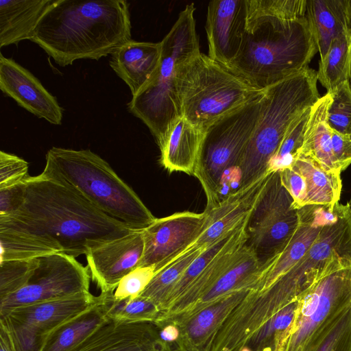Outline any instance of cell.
Here are the masks:
<instances>
[{
	"label": "cell",
	"mask_w": 351,
	"mask_h": 351,
	"mask_svg": "<svg viewBox=\"0 0 351 351\" xmlns=\"http://www.w3.org/2000/svg\"><path fill=\"white\" fill-rule=\"evenodd\" d=\"M25 182L23 204L0 216V228L29 232L74 257L134 230L61 182L40 173Z\"/></svg>",
	"instance_id": "obj_1"
},
{
	"label": "cell",
	"mask_w": 351,
	"mask_h": 351,
	"mask_svg": "<svg viewBox=\"0 0 351 351\" xmlns=\"http://www.w3.org/2000/svg\"><path fill=\"white\" fill-rule=\"evenodd\" d=\"M129 5L124 0H54L30 40L60 66L98 60L132 40Z\"/></svg>",
	"instance_id": "obj_2"
},
{
	"label": "cell",
	"mask_w": 351,
	"mask_h": 351,
	"mask_svg": "<svg viewBox=\"0 0 351 351\" xmlns=\"http://www.w3.org/2000/svg\"><path fill=\"white\" fill-rule=\"evenodd\" d=\"M317 53L306 16L262 17L247 23L240 51L228 67L265 90L308 67Z\"/></svg>",
	"instance_id": "obj_3"
},
{
	"label": "cell",
	"mask_w": 351,
	"mask_h": 351,
	"mask_svg": "<svg viewBox=\"0 0 351 351\" xmlns=\"http://www.w3.org/2000/svg\"><path fill=\"white\" fill-rule=\"evenodd\" d=\"M41 174L73 189L96 208L133 230H143L155 219L134 190L110 165L90 149L53 147Z\"/></svg>",
	"instance_id": "obj_4"
},
{
	"label": "cell",
	"mask_w": 351,
	"mask_h": 351,
	"mask_svg": "<svg viewBox=\"0 0 351 351\" xmlns=\"http://www.w3.org/2000/svg\"><path fill=\"white\" fill-rule=\"evenodd\" d=\"M194 4L180 13L162 40L160 66L152 79L128 104V110L149 128L158 144L173 123L182 116L178 89L180 66L200 53Z\"/></svg>",
	"instance_id": "obj_5"
},
{
	"label": "cell",
	"mask_w": 351,
	"mask_h": 351,
	"mask_svg": "<svg viewBox=\"0 0 351 351\" xmlns=\"http://www.w3.org/2000/svg\"><path fill=\"white\" fill-rule=\"evenodd\" d=\"M317 71L309 66L266 88L262 111L240 165L239 187L265 174L289 127L321 97Z\"/></svg>",
	"instance_id": "obj_6"
},
{
	"label": "cell",
	"mask_w": 351,
	"mask_h": 351,
	"mask_svg": "<svg viewBox=\"0 0 351 351\" xmlns=\"http://www.w3.org/2000/svg\"><path fill=\"white\" fill-rule=\"evenodd\" d=\"M265 91L212 123L205 131L193 176L206 197L205 210L239 188L240 165L258 124Z\"/></svg>",
	"instance_id": "obj_7"
},
{
	"label": "cell",
	"mask_w": 351,
	"mask_h": 351,
	"mask_svg": "<svg viewBox=\"0 0 351 351\" xmlns=\"http://www.w3.org/2000/svg\"><path fill=\"white\" fill-rule=\"evenodd\" d=\"M178 89L182 116L204 132L265 91L201 52L179 68Z\"/></svg>",
	"instance_id": "obj_8"
},
{
	"label": "cell",
	"mask_w": 351,
	"mask_h": 351,
	"mask_svg": "<svg viewBox=\"0 0 351 351\" xmlns=\"http://www.w3.org/2000/svg\"><path fill=\"white\" fill-rule=\"evenodd\" d=\"M351 306V263L328 270L299 300L293 324L279 351H300Z\"/></svg>",
	"instance_id": "obj_9"
},
{
	"label": "cell",
	"mask_w": 351,
	"mask_h": 351,
	"mask_svg": "<svg viewBox=\"0 0 351 351\" xmlns=\"http://www.w3.org/2000/svg\"><path fill=\"white\" fill-rule=\"evenodd\" d=\"M27 284L0 299V318L15 308L90 292V274L75 257L63 252L38 258Z\"/></svg>",
	"instance_id": "obj_10"
},
{
	"label": "cell",
	"mask_w": 351,
	"mask_h": 351,
	"mask_svg": "<svg viewBox=\"0 0 351 351\" xmlns=\"http://www.w3.org/2000/svg\"><path fill=\"white\" fill-rule=\"evenodd\" d=\"M90 292L20 306L0 318L17 351H40L48 335L59 325L84 311L97 300Z\"/></svg>",
	"instance_id": "obj_11"
},
{
	"label": "cell",
	"mask_w": 351,
	"mask_h": 351,
	"mask_svg": "<svg viewBox=\"0 0 351 351\" xmlns=\"http://www.w3.org/2000/svg\"><path fill=\"white\" fill-rule=\"evenodd\" d=\"M206 218L204 212L189 211L156 218L143 230L144 250L139 267L154 266L156 273L167 265L196 241Z\"/></svg>",
	"instance_id": "obj_12"
},
{
	"label": "cell",
	"mask_w": 351,
	"mask_h": 351,
	"mask_svg": "<svg viewBox=\"0 0 351 351\" xmlns=\"http://www.w3.org/2000/svg\"><path fill=\"white\" fill-rule=\"evenodd\" d=\"M143 250V230L91 248L85 254L87 267L101 293H113L121 280L139 267Z\"/></svg>",
	"instance_id": "obj_13"
},
{
	"label": "cell",
	"mask_w": 351,
	"mask_h": 351,
	"mask_svg": "<svg viewBox=\"0 0 351 351\" xmlns=\"http://www.w3.org/2000/svg\"><path fill=\"white\" fill-rule=\"evenodd\" d=\"M245 0H214L207 9L208 56L228 66L237 56L246 31Z\"/></svg>",
	"instance_id": "obj_14"
},
{
	"label": "cell",
	"mask_w": 351,
	"mask_h": 351,
	"mask_svg": "<svg viewBox=\"0 0 351 351\" xmlns=\"http://www.w3.org/2000/svg\"><path fill=\"white\" fill-rule=\"evenodd\" d=\"M0 89L19 106L53 125H61L63 109L29 70L0 53Z\"/></svg>",
	"instance_id": "obj_15"
},
{
	"label": "cell",
	"mask_w": 351,
	"mask_h": 351,
	"mask_svg": "<svg viewBox=\"0 0 351 351\" xmlns=\"http://www.w3.org/2000/svg\"><path fill=\"white\" fill-rule=\"evenodd\" d=\"M73 351H179L152 322L125 323L108 319Z\"/></svg>",
	"instance_id": "obj_16"
},
{
	"label": "cell",
	"mask_w": 351,
	"mask_h": 351,
	"mask_svg": "<svg viewBox=\"0 0 351 351\" xmlns=\"http://www.w3.org/2000/svg\"><path fill=\"white\" fill-rule=\"evenodd\" d=\"M273 172L267 171L249 184L229 193L210 210H204V230L186 250L207 248L242 222L255 208Z\"/></svg>",
	"instance_id": "obj_17"
},
{
	"label": "cell",
	"mask_w": 351,
	"mask_h": 351,
	"mask_svg": "<svg viewBox=\"0 0 351 351\" xmlns=\"http://www.w3.org/2000/svg\"><path fill=\"white\" fill-rule=\"evenodd\" d=\"M249 290L227 295L191 315L168 320L156 326L176 327L174 345L179 351H210L214 337L228 315L245 298Z\"/></svg>",
	"instance_id": "obj_18"
},
{
	"label": "cell",
	"mask_w": 351,
	"mask_h": 351,
	"mask_svg": "<svg viewBox=\"0 0 351 351\" xmlns=\"http://www.w3.org/2000/svg\"><path fill=\"white\" fill-rule=\"evenodd\" d=\"M161 43L133 40L123 44L112 54L110 65L135 96L156 73L161 59Z\"/></svg>",
	"instance_id": "obj_19"
},
{
	"label": "cell",
	"mask_w": 351,
	"mask_h": 351,
	"mask_svg": "<svg viewBox=\"0 0 351 351\" xmlns=\"http://www.w3.org/2000/svg\"><path fill=\"white\" fill-rule=\"evenodd\" d=\"M261 265L255 252L246 244L226 270L193 306L180 315L154 324L195 314L212 302L234 292L250 291L257 280Z\"/></svg>",
	"instance_id": "obj_20"
},
{
	"label": "cell",
	"mask_w": 351,
	"mask_h": 351,
	"mask_svg": "<svg viewBox=\"0 0 351 351\" xmlns=\"http://www.w3.org/2000/svg\"><path fill=\"white\" fill-rule=\"evenodd\" d=\"M204 136L203 130L179 117L158 144L160 164L169 172L193 176Z\"/></svg>",
	"instance_id": "obj_21"
},
{
	"label": "cell",
	"mask_w": 351,
	"mask_h": 351,
	"mask_svg": "<svg viewBox=\"0 0 351 351\" xmlns=\"http://www.w3.org/2000/svg\"><path fill=\"white\" fill-rule=\"evenodd\" d=\"M113 293H101L93 305L59 325L48 335L40 351H73L108 319Z\"/></svg>",
	"instance_id": "obj_22"
},
{
	"label": "cell",
	"mask_w": 351,
	"mask_h": 351,
	"mask_svg": "<svg viewBox=\"0 0 351 351\" xmlns=\"http://www.w3.org/2000/svg\"><path fill=\"white\" fill-rule=\"evenodd\" d=\"M332 101V95L326 93L311 107L298 157L308 158L326 171L341 173L332 153V129L328 123Z\"/></svg>",
	"instance_id": "obj_23"
},
{
	"label": "cell",
	"mask_w": 351,
	"mask_h": 351,
	"mask_svg": "<svg viewBox=\"0 0 351 351\" xmlns=\"http://www.w3.org/2000/svg\"><path fill=\"white\" fill-rule=\"evenodd\" d=\"M306 17L323 59L332 40L351 29V1L306 0Z\"/></svg>",
	"instance_id": "obj_24"
},
{
	"label": "cell",
	"mask_w": 351,
	"mask_h": 351,
	"mask_svg": "<svg viewBox=\"0 0 351 351\" xmlns=\"http://www.w3.org/2000/svg\"><path fill=\"white\" fill-rule=\"evenodd\" d=\"M54 0H1L0 47L30 40L41 17Z\"/></svg>",
	"instance_id": "obj_25"
},
{
	"label": "cell",
	"mask_w": 351,
	"mask_h": 351,
	"mask_svg": "<svg viewBox=\"0 0 351 351\" xmlns=\"http://www.w3.org/2000/svg\"><path fill=\"white\" fill-rule=\"evenodd\" d=\"M291 167L305 179L304 206L326 205L333 207L339 202L342 188L341 173L326 171L302 156L297 157Z\"/></svg>",
	"instance_id": "obj_26"
},
{
	"label": "cell",
	"mask_w": 351,
	"mask_h": 351,
	"mask_svg": "<svg viewBox=\"0 0 351 351\" xmlns=\"http://www.w3.org/2000/svg\"><path fill=\"white\" fill-rule=\"evenodd\" d=\"M317 80L333 93L351 77V29L343 32L332 42L326 56L319 62Z\"/></svg>",
	"instance_id": "obj_27"
},
{
	"label": "cell",
	"mask_w": 351,
	"mask_h": 351,
	"mask_svg": "<svg viewBox=\"0 0 351 351\" xmlns=\"http://www.w3.org/2000/svg\"><path fill=\"white\" fill-rule=\"evenodd\" d=\"M0 263L30 260L60 252L37 236L7 228H0Z\"/></svg>",
	"instance_id": "obj_28"
},
{
	"label": "cell",
	"mask_w": 351,
	"mask_h": 351,
	"mask_svg": "<svg viewBox=\"0 0 351 351\" xmlns=\"http://www.w3.org/2000/svg\"><path fill=\"white\" fill-rule=\"evenodd\" d=\"M206 249L192 248L184 251L155 274L151 282L140 295L154 302L162 312L168 297L184 272Z\"/></svg>",
	"instance_id": "obj_29"
},
{
	"label": "cell",
	"mask_w": 351,
	"mask_h": 351,
	"mask_svg": "<svg viewBox=\"0 0 351 351\" xmlns=\"http://www.w3.org/2000/svg\"><path fill=\"white\" fill-rule=\"evenodd\" d=\"M299 300L278 311L249 339L245 348L250 351H279V348L291 328Z\"/></svg>",
	"instance_id": "obj_30"
},
{
	"label": "cell",
	"mask_w": 351,
	"mask_h": 351,
	"mask_svg": "<svg viewBox=\"0 0 351 351\" xmlns=\"http://www.w3.org/2000/svg\"><path fill=\"white\" fill-rule=\"evenodd\" d=\"M300 351H351V306L326 326Z\"/></svg>",
	"instance_id": "obj_31"
},
{
	"label": "cell",
	"mask_w": 351,
	"mask_h": 351,
	"mask_svg": "<svg viewBox=\"0 0 351 351\" xmlns=\"http://www.w3.org/2000/svg\"><path fill=\"white\" fill-rule=\"evenodd\" d=\"M247 23L262 17L296 20L306 16V0H245Z\"/></svg>",
	"instance_id": "obj_32"
},
{
	"label": "cell",
	"mask_w": 351,
	"mask_h": 351,
	"mask_svg": "<svg viewBox=\"0 0 351 351\" xmlns=\"http://www.w3.org/2000/svg\"><path fill=\"white\" fill-rule=\"evenodd\" d=\"M311 107L291 123L277 152L270 161L268 171H280L292 165L302 145Z\"/></svg>",
	"instance_id": "obj_33"
},
{
	"label": "cell",
	"mask_w": 351,
	"mask_h": 351,
	"mask_svg": "<svg viewBox=\"0 0 351 351\" xmlns=\"http://www.w3.org/2000/svg\"><path fill=\"white\" fill-rule=\"evenodd\" d=\"M161 313L154 302L141 295L120 301L114 300L112 298L108 317L114 321L125 323H154Z\"/></svg>",
	"instance_id": "obj_34"
},
{
	"label": "cell",
	"mask_w": 351,
	"mask_h": 351,
	"mask_svg": "<svg viewBox=\"0 0 351 351\" xmlns=\"http://www.w3.org/2000/svg\"><path fill=\"white\" fill-rule=\"evenodd\" d=\"M38 258L0 263V299L23 287L38 267Z\"/></svg>",
	"instance_id": "obj_35"
},
{
	"label": "cell",
	"mask_w": 351,
	"mask_h": 351,
	"mask_svg": "<svg viewBox=\"0 0 351 351\" xmlns=\"http://www.w3.org/2000/svg\"><path fill=\"white\" fill-rule=\"evenodd\" d=\"M331 95L332 101L328 109V125L336 132L350 135L351 85L350 81L341 84Z\"/></svg>",
	"instance_id": "obj_36"
},
{
	"label": "cell",
	"mask_w": 351,
	"mask_h": 351,
	"mask_svg": "<svg viewBox=\"0 0 351 351\" xmlns=\"http://www.w3.org/2000/svg\"><path fill=\"white\" fill-rule=\"evenodd\" d=\"M156 274L154 266L138 267L125 276L113 293L114 300L133 299L139 296Z\"/></svg>",
	"instance_id": "obj_37"
},
{
	"label": "cell",
	"mask_w": 351,
	"mask_h": 351,
	"mask_svg": "<svg viewBox=\"0 0 351 351\" xmlns=\"http://www.w3.org/2000/svg\"><path fill=\"white\" fill-rule=\"evenodd\" d=\"M28 162L14 154L0 152V189L23 182L29 176Z\"/></svg>",
	"instance_id": "obj_38"
},
{
	"label": "cell",
	"mask_w": 351,
	"mask_h": 351,
	"mask_svg": "<svg viewBox=\"0 0 351 351\" xmlns=\"http://www.w3.org/2000/svg\"><path fill=\"white\" fill-rule=\"evenodd\" d=\"M279 171L282 184L293 200V207L295 209L304 207L306 194L304 178L291 167L285 168Z\"/></svg>",
	"instance_id": "obj_39"
},
{
	"label": "cell",
	"mask_w": 351,
	"mask_h": 351,
	"mask_svg": "<svg viewBox=\"0 0 351 351\" xmlns=\"http://www.w3.org/2000/svg\"><path fill=\"white\" fill-rule=\"evenodd\" d=\"M25 181L15 186L0 189V216L12 214L21 206L25 197Z\"/></svg>",
	"instance_id": "obj_40"
},
{
	"label": "cell",
	"mask_w": 351,
	"mask_h": 351,
	"mask_svg": "<svg viewBox=\"0 0 351 351\" xmlns=\"http://www.w3.org/2000/svg\"><path fill=\"white\" fill-rule=\"evenodd\" d=\"M332 147L334 157L342 171L351 164V136L332 130Z\"/></svg>",
	"instance_id": "obj_41"
},
{
	"label": "cell",
	"mask_w": 351,
	"mask_h": 351,
	"mask_svg": "<svg viewBox=\"0 0 351 351\" xmlns=\"http://www.w3.org/2000/svg\"><path fill=\"white\" fill-rule=\"evenodd\" d=\"M0 351H17L8 328L0 323Z\"/></svg>",
	"instance_id": "obj_42"
},
{
	"label": "cell",
	"mask_w": 351,
	"mask_h": 351,
	"mask_svg": "<svg viewBox=\"0 0 351 351\" xmlns=\"http://www.w3.org/2000/svg\"><path fill=\"white\" fill-rule=\"evenodd\" d=\"M346 206L348 208V211H349V214H350V219H351V197H350V199L348 200V202H347Z\"/></svg>",
	"instance_id": "obj_43"
},
{
	"label": "cell",
	"mask_w": 351,
	"mask_h": 351,
	"mask_svg": "<svg viewBox=\"0 0 351 351\" xmlns=\"http://www.w3.org/2000/svg\"><path fill=\"white\" fill-rule=\"evenodd\" d=\"M350 85H351V77H350Z\"/></svg>",
	"instance_id": "obj_44"
},
{
	"label": "cell",
	"mask_w": 351,
	"mask_h": 351,
	"mask_svg": "<svg viewBox=\"0 0 351 351\" xmlns=\"http://www.w3.org/2000/svg\"><path fill=\"white\" fill-rule=\"evenodd\" d=\"M350 136H351V134H350Z\"/></svg>",
	"instance_id": "obj_45"
}]
</instances>
